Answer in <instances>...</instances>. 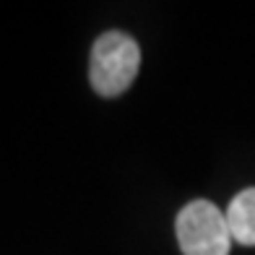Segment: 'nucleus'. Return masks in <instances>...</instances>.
Returning <instances> with one entry per match:
<instances>
[{"label": "nucleus", "mask_w": 255, "mask_h": 255, "mask_svg": "<svg viewBox=\"0 0 255 255\" xmlns=\"http://www.w3.org/2000/svg\"><path fill=\"white\" fill-rule=\"evenodd\" d=\"M141 68L138 42L125 31H104L91 47L89 81L99 97H120L133 86Z\"/></svg>", "instance_id": "f257e3e1"}, {"label": "nucleus", "mask_w": 255, "mask_h": 255, "mask_svg": "<svg viewBox=\"0 0 255 255\" xmlns=\"http://www.w3.org/2000/svg\"><path fill=\"white\" fill-rule=\"evenodd\" d=\"M177 242L182 255H229L232 232L227 214H222L211 201H190L177 214Z\"/></svg>", "instance_id": "f03ea898"}, {"label": "nucleus", "mask_w": 255, "mask_h": 255, "mask_svg": "<svg viewBox=\"0 0 255 255\" xmlns=\"http://www.w3.org/2000/svg\"><path fill=\"white\" fill-rule=\"evenodd\" d=\"M227 224L232 240L240 245H255V188L237 193L227 208Z\"/></svg>", "instance_id": "7ed1b4c3"}]
</instances>
